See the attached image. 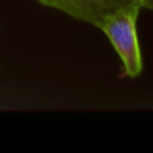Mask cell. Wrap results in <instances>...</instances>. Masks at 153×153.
Masks as SVG:
<instances>
[{
  "mask_svg": "<svg viewBox=\"0 0 153 153\" xmlns=\"http://www.w3.org/2000/svg\"><path fill=\"white\" fill-rule=\"evenodd\" d=\"M141 7L153 11V0H143V1H141Z\"/></svg>",
  "mask_w": 153,
  "mask_h": 153,
  "instance_id": "obj_3",
  "label": "cell"
},
{
  "mask_svg": "<svg viewBox=\"0 0 153 153\" xmlns=\"http://www.w3.org/2000/svg\"><path fill=\"white\" fill-rule=\"evenodd\" d=\"M128 3H140L141 4V1H143V0H126Z\"/></svg>",
  "mask_w": 153,
  "mask_h": 153,
  "instance_id": "obj_4",
  "label": "cell"
},
{
  "mask_svg": "<svg viewBox=\"0 0 153 153\" xmlns=\"http://www.w3.org/2000/svg\"><path fill=\"white\" fill-rule=\"evenodd\" d=\"M140 8H143L140 3L125 4L109 15L100 27L121 58L125 74L130 78H136L143 73V56L136 30Z\"/></svg>",
  "mask_w": 153,
  "mask_h": 153,
  "instance_id": "obj_1",
  "label": "cell"
},
{
  "mask_svg": "<svg viewBox=\"0 0 153 153\" xmlns=\"http://www.w3.org/2000/svg\"><path fill=\"white\" fill-rule=\"evenodd\" d=\"M42 5L67 13L74 19L100 28L109 15L129 4L126 0H36Z\"/></svg>",
  "mask_w": 153,
  "mask_h": 153,
  "instance_id": "obj_2",
  "label": "cell"
}]
</instances>
